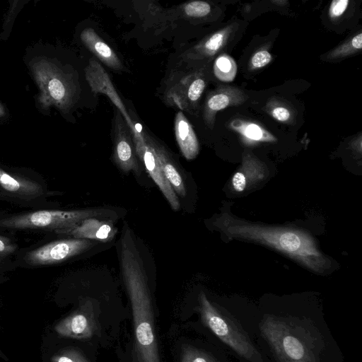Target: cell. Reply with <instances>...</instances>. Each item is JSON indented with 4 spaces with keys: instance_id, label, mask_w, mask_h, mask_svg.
Returning a JSON list of instances; mask_svg holds the SVG:
<instances>
[{
    "instance_id": "cell-23",
    "label": "cell",
    "mask_w": 362,
    "mask_h": 362,
    "mask_svg": "<svg viewBox=\"0 0 362 362\" xmlns=\"http://www.w3.org/2000/svg\"><path fill=\"white\" fill-rule=\"evenodd\" d=\"M362 49V33H359L351 40L339 45L326 57L328 59H336L351 55Z\"/></svg>"
},
{
    "instance_id": "cell-8",
    "label": "cell",
    "mask_w": 362,
    "mask_h": 362,
    "mask_svg": "<svg viewBox=\"0 0 362 362\" xmlns=\"http://www.w3.org/2000/svg\"><path fill=\"white\" fill-rule=\"evenodd\" d=\"M136 152L132 132L119 110L114 115L113 158L124 173L134 171L139 174L140 165Z\"/></svg>"
},
{
    "instance_id": "cell-16",
    "label": "cell",
    "mask_w": 362,
    "mask_h": 362,
    "mask_svg": "<svg viewBox=\"0 0 362 362\" xmlns=\"http://www.w3.org/2000/svg\"><path fill=\"white\" fill-rule=\"evenodd\" d=\"M0 193L29 200L42 195L43 189L40 184L33 180L10 173L0 168Z\"/></svg>"
},
{
    "instance_id": "cell-20",
    "label": "cell",
    "mask_w": 362,
    "mask_h": 362,
    "mask_svg": "<svg viewBox=\"0 0 362 362\" xmlns=\"http://www.w3.org/2000/svg\"><path fill=\"white\" fill-rule=\"evenodd\" d=\"M149 142L155 152L160 170L176 194L185 197L186 188L179 171L176 169L166 149L148 134Z\"/></svg>"
},
{
    "instance_id": "cell-18",
    "label": "cell",
    "mask_w": 362,
    "mask_h": 362,
    "mask_svg": "<svg viewBox=\"0 0 362 362\" xmlns=\"http://www.w3.org/2000/svg\"><path fill=\"white\" fill-rule=\"evenodd\" d=\"M83 44L107 66L121 71L124 66L122 62L103 40L90 28H86L81 34Z\"/></svg>"
},
{
    "instance_id": "cell-17",
    "label": "cell",
    "mask_w": 362,
    "mask_h": 362,
    "mask_svg": "<svg viewBox=\"0 0 362 362\" xmlns=\"http://www.w3.org/2000/svg\"><path fill=\"white\" fill-rule=\"evenodd\" d=\"M265 165L250 153L243 156L242 165L232 177L231 185L236 192H242L247 187L266 177Z\"/></svg>"
},
{
    "instance_id": "cell-11",
    "label": "cell",
    "mask_w": 362,
    "mask_h": 362,
    "mask_svg": "<svg viewBox=\"0 0 362 362\" xmlns=\"http://www.w3.org/2000/svg\"><path fill=\"white\" fill-rule=\"evenodd\" d=\"M248 97L242 90L233 86H219L208 95L204 107V120L210 129H213L216 113L228 107L239 105Z\"/></svg>"
},
{
    "instance_id": "cell-15",
    "label": "cell",
    "mask_w": 362,
    "mask_h": 362,
    "mask_svg": "<svg viewBox=\"0 0 362 362\" xmlns=\"http://www.w3.org/2000/svg\"><path fill=\"white\" fill-rule=\"evenodd\" d=\"M117 231V228L109 221L88 218L72 228L55 232L58 234L72 236L74 238L107 242L113 239Z\"/></svg>"
},
{
    "instance_id": "cell-4",
    "label": "cell",
    "mask_w": 362,
    "mask_h": 362,
    "mask_svg": "<svg viewBox=\"0 0 362 362\" xmlns=\"http://www.w3.org/2000/svg\"><path fill=\"white\" fill-rule=\"evenodd\" d=\"M115 212L106 209L71 211L40 210L0 220V227L11 229H40L54 231L72 228L88 218L110 217Z\"/></svg>"
},
{
    "instance_id": "cell-6",
    "label": "cell",
    "mask_w": 362,
    "mask_h": 362,
    "mask_svg": "<svg viewBox=\"0 0 362 362\" xmlns=\"http://www.w3.org/2000/svg\"><path fill=\"white\" fill-rule=\"evenodd\" d=\"M206 86V78L199 69L172 74L164 93L168 105L181 111L195 113Z\"/></svg>"
},
{
    "instance_id": "cell-13",
    "label": "cell",
    "mask_w": 362,
    "mask_h": 362,
    "mask_svg": "<svg viewBox=\"0 0 362 362\" xmlns=\"http://www.w3.org/2000/svg\"><path fill=\"white\" fill-rule=\"evenodd\" d=\"M39 74L45 78L43 79L38 76L40 86L50 101L62 108L69 107L74 94L72 84L61 73L52 68H48V74L39 71Z\"/></svg>"
},
{
    "instance_id": "cell-2",
    "label": "cell",
    "mask_w": 362,
    "mask_h": 362,
    "mask_svg": "<svg viewBox=\"0 0 362 362\" xmlns=\"http://www.w3.org/2000/svg\"><path fill=\"white\" fill-rule=\"evenodd\" d=\"M120 267L132 308L137 362H160L147 279L129 226L120 240Z\"/></svg>"
},
{
    "instance_id": "cell-28",
    "label": "cell",
    "mask_w": 362,
    "mask_h": 362,
    "mask_svg": "<svg viewBox=\"0 0 362 362\" xmlns=\"http://www.w3.org/2000/svg\"><path fill=\"white\" fill-rule=\"evenodd\" d=\"M349 3V0L332 1L329 9V17L332 19L340 17L346 10Z\"/></svg>"
},
{
    "instance_id": "cell-12",
    "label": "cell",
    "mask_w": 362,
    "mask_h": 362,
    "mask_svg": "<svg viewBox=\"0 0 362 362\" xmlns=\"http://www.w3.org/2000/svg\"><path fill=\"white\" fill-rule=\"evenodd\" d=\"M95 329V323L87 305L81 306L54 326V330L60 336L77 339L90 338Z\"/></svg>"
},
{
    "instance_id": "cell-5",
    "label": "cell",
    "mask_w": 362,
    "mask_h": 362,
    "mask_svg": "<svg viewBox=\"0 0 362 362\" xmlns=\"http://www.w3.org/2000/svg\"><path fill=\"white\" fill-rule=\"evenodd\" d=\"M199 300L202 320L218 338L246 360L262 362L261 355L242 329L222 315L204 293L199 294Z\"/></svg>"
},
{
    "instance_id": "cell-30",
    "label": "cell",
    "mask_w": 362,
    "mask_h": 362,
    "mask_svg": "<svg viewBox=\"0 0 362 362\" xmlns=\"http://www.w3.org/2000/svg\"><path fill=\"white\" fill-rule=\"evenodd\" d=\"M17 247V245L13 243L10 239L0 235V258L13 253Z\"/></svg>"
},
{
    "instance_id": "cell-7",
    "label": "cell",
    "mask_w": 362,
    "mask_h": 362,
    "mask_svg": "<svg viewBox=\"0 0 362 362\" xmlns=\"http://www.w3.org/2000/svg\"><path fill=\"white\" fill-rule=\"evenodd\" d=\"M96 243L95 240L74 238L55 240L28 252L25 259L34 266L58 264L82 253Z\"/></svg>"
},
{
    "instance_id": "cell-3",
    "label": "cell",
    "mask_w": 362,
    "mask_h": 362,
    "mask_svg": "<svg viewBox=\"0 0 362 362\" xmlns=\"http://www.w3.org/2000/svg\"><path fill=\"white\" fill-rule=\"evenodd\" d=\"M260 330L280 362H318L310 335L302 327L267 315Z\"/></svg>"
},
{
    "instance_id": "cell-1",
    "label": "cell",
    "mask_w": 362,
    "mask_h": 362,
    "mask_svg": "<svg viewBox=\"0 0 362 362\" xmlns=\"http://www.w3.org/2000/svg\"><path fill=\"white\" fill-rule=\"evenodd\" d=\"M214 224L230 238L269 247L314 272L322 274L330 267V260L319 250L315 240L303 230L248 222L227 213L217 217Z\"/></svg>"
},
{
    "instance_id": "cell-27",
    "label": "cell",
    "mask_w": 362,
    "mask_h": 362,
    "mask_svg": "<svg viewBox=\"0 0 362 362\" xmlns=\"http://www.w3.org/2000/svg\"><path fill=\"white\" fill-rule=\"evenodd\" d=\"M272 56L267 49L257 51L250 59V65L252 69H261L270 63Z\"/></svg>"
},
{
    "instance_id": "cell-10",
    "label": "cell",
    "mask_w": 362,
    "mask_h": 362,
    "mask_svg": "<svg viewBox=\"0 0 362 362\" xmlns=\"http://www.w3.org/2000/svg\"><path fill=\"white\" fill-rule=\"evenodd\" d=\"M135 148L136 154L144 163L146 172L159 187L172 209L178 211L180 207L179 198L162 173L155 152L149 142L148 134L145 132V142Z\"/></svg>"
},
{
    "instance_id": "cell-31",
    "label": "cell",
    "mask_w": 362,
    "mask_h": 362,
    "mask_svg": "<svg viewBox=\"0 0 362 362\" xmlns=\"http://www.w3.org/2000/svg\"><path fill=\"white\" fill-rule=\"evenodd\" d=\"M272 2L275 4H278L279 6H284L285 4H287V1L284 0H276L272 1Z\"/></svg>"
},
{
    "instance_id": "cell-24",
    "label": "cell",
    "mask_w": 362,
    "mask_h": 362,
    "mask_svg": "<svg viewBox=\"0 0 362 362\" xmlns=\"http://www.w3.org/2000/svg\"><path fill=\"white\" fill-rule=\"evenodd\" d=\"M181 362H218L206 353L190 346L182 351Z\"/></svg>"
},
{
    "instance_id": "cell-21",
    "label": "cell",
    "mask_w": 362,
    "mask_h": 362,
    "mask_svg": "<svg viewBox=\"0 0 362 362\" xmlns=\"http://www.w3.org/2000/svg\"><path fill=\"white\" fill-rule=\"evenodd\" d=\"M229 127L237 132L243 142L247 145L253 146L276 141L273 134L253 122L235 119L230 122Z\"/></svg>"
},
{
    "instance_id": "cell-14",
    "label": "cell",
    "mask_w": 362,
    "mask_h": 362,
    "mask_svg": "<svg viewBox=\"0 0 362 362\" xmlns=\"http://www.w3.org/2000/svg\"><path fill=\"white\" fill-rule=\"evenodd\" d=\"M235 29V24H233L213 33L186 52L183 59L191 62L211 59L227 45Z\"/></svg>"
},
{
    "instance_id": "cell-9",
    "label": "cell",
    "mask_w": 362,
    "mask_h": 362,
    "mask_svg": "<svg viewBox=\"0 0 362 362\" xmlns=\"http://www.w3.org/2000/svg\"><path fill=\"white\" fill-rule=\"evenodd\" d=\"M85 73L91 90L95 93H103L111 100L123 116L133 134L134 132L133 119L129 116L103 67L95 59L91 58L85 69Z\"/></svg>"
},
{
    "instance_id": "cell-25",
    "label": "cell",
    "mask_w": 362,
    "mask_h": 362,
    "mask_svg": "<svg viewBox=\"0 0 362 362\" xmlns=\"http://www.w3.org/2000/svg\"><path fill=\"white\" fill-rule=\"evenodd\" d=\"M183 11L189 17H204L210 13L211 6L206 1H194L185 4Z\"/></svg>"
},
{
    "instance_id": "cell-26",
    "label": "cell",
    "mask_w": 362,
    "mask_h": 362,
    "mask_svg": "<svg viewBox=\"0 0 362 362\" xmlns=\"http://www.w3.org/2000/svg\"><path fill=\"white\" fill-rule=\"evenodd\" d=\"M52 362H89L78 351L69 348L54 354Z\"/></svg>"
},
{
    "instance_id": "cell-19",
    "label": "cell",
    "mask_w": 362,
    "mask_h": 362,
    "mask_svg": "<svg viewBox=\"0 0 362 362\" xmlns=\"http://www.w3.org/2000/svg\"><path fill=\"white\" fill-rule=\"evenodd\" d=\"M175 134L178 146L187 160H192L199 152V144L194 129L182 112L179 111L175 117Z\"/></svg>"
},
{
    "instance_id": "cell-32",
    "label": "cell",
    "mask_w": 362,
    "mask_h": 362,
    "mask_svg": "<svg viewBox=\"0 0 362 362\" xmlns=\"http://www.w3.org/2000/svg\"><path fill=\"white\" fill-rule=\"evenodd\" d=\"M5 114L4 110L1 105L0 104V117L3 116Z\"/></svg>"
},
{
    "instance_id": "cell-29",
    "label": "cell",
    "mask_w": 362,
    "mask_h": 362,
    "mask_svg": "<svg viewBox=\"0 0 362 362\" xmlns=\"http://www.w3.org/2000/svg\"><path fill=\"white\" fill-rule=\"evenodd\" d=\"M271 115L276 120L282 122H288L291 117L290 110L282 105H275L270 110Z\"/></svg>"
},
{
    "instance_id": "cell-22",
    "label": "cell",
    "mask_w": 362,
    "mask_h": 362,
    "mask_svg": "<svg viewBox=\"0 0 362 362\" xmlns=\"http://www.w3.org/2000/svg\"><path fill=\"white\" fill-rule=\"evenodd\" d=\"M214 72L218 79L224 82H230L234 80L237 74L236 63L231 57L223 54L216 59Z\"/></svg>"
}]
</instances>
